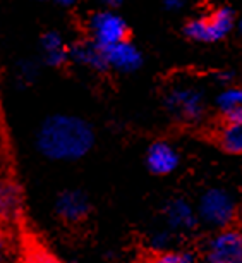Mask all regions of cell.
<instances>
[{"label": "cell", "instance_id": "1", "mask_svg": "<svg viewBox=\"0 0 242 263\" xmlns=\"http://www.w3.org/2000/svg\"><path fill=\"white\" fill-rule=\"evenodd\" d=\"M34 145L48 160L76 162L85 158L95 146V131L85 119L55 114L38 127Z\"/></svg>", "mask_w": 242, "mask_h": 263}, {"label": "cell", "instance_id": "2", "mask_svg": "<svg viewBox=\"0 0 242 263\" xmlns=\"http://www.w3.org/2000/svg\"><path fill=\"white\" fill-rule=\"evenodd\" d=\"M199 222L211 231H221L234 227L239 218V205L235 196L225 187H210L197 200Z\"/></svg>", "mask_w": 242, "mask_h": 263}, {"label": "cell", "instance_id": "3", "mask_svg": "<svg viewBox=\"0 0 242 263\" xmlns=\"http://www.w3.org/2000/svg\"><path fill=\"white\" fill-rule=\"evenodd\" d=\"M235 24V11L230 6H218L205 16L187 21L184 33L199 43H216L232 31Z\"/></svg>", "mask_w": 242, "mask_h": 263}, {"label": "cell", "instance_id": "4", "mask_svg": "<svg viewBox=\"0 0 242 263\" xmlns=\"http://www.w3.org/2000/svg\"><path fill=\"white\" fill-rule=\"evenodd\" d=\"M165 107L172 117L182 122H197L206 112V98L201 88L179 84L170 88L165 97Z\"/></svg>", "mask_w": 242, "mask_h": 263}, {"label": "cell", "instance_id": "5", "mask_svg": "<svg viewBox=\"0 0 242 263\" xmlns=\"http://www.w3.org/2000/svg\"><path fill=\"white\" fill-rule=\"evenodd\" d=\"M201 263H242V229L237 226L215 231L201 251Z\"/></svg>", "mask_w": 242, "mask_h": 263}, {"label": "cell", "instance_id": "6", "mask_svg": "<svg viewBox=\"0 0 242 263\" xmlns=\"http://www.w3.org/2000/svg\"><path fill=\"white\" fill-rule=\"evenodd\" d=\"M90 34L91 40L103 48L115 45L127 40V23L115 11H100L90 17Z\"/></svg>", "mask_w": 242, "mask_h": 263}, {"label": "cell", "instance_id": "7", "mask_svg": "<svg viewBox=\"0 0 242 263\" xmlns=\"http://www.w3.org/2000/svg\"><path fill=\"white\" fill-rule=\"evenodd\" d=\"M57 218L67 226H79L88 220L91 213V201L85 191L66 190L57 196L53 206Z\"/></svg>", "mask_w": 242, "mask_h": 263}, {"label": "cell", "instance_id": "8", "mask_svg": "<svg viewBox=\"0 0 242 263\" xmlns=\"http://www.w3.org/2000/svg\"><path fill=\"white\" fill-rule=\"evenodd\" d=\"M162 215H164L165 227H169L177 236L191 234L201 224L197 210L186 198H172V200H169L165 203L164 210H162Z\"/></svg>", "mask_w": 242, "mask_h": 263}, {"label": "cell", "instance_id": "9", "mask_svg": "<svg viewBox=\"0 0 242 263\" xmlns=\"http://www.w3.org/2000/svg\"><path fill=\"white\" fill-rule=\"evenodd\" d=\"M145 163L148 171L155 174V176H169V174L175 172V168L179 167L180 155L172 143L158 140L148 146Z\"/></svg>", "mask_w": 242, "mask_h": 263}, {"label": "cell", "instance_id": "10", "mask_svg": "<svg viewBox=\"0 0 242 263\" xmlns=\"http://www.w3.org/2000/svg\"><path fill=\"white\" fill-rule=\"evenodd\" d=\"M221 116L224 122L216 131V143L230 155H242V107Z\"/></svg>", "mask_w": 242, "mask_h": 263}, {"label": "cell", "instance_id": "11", "mask_svg": "<svg viewBox=\"0 0 242 263\" xmlns=\"http://www.w3.org/2000/svg\"><path fill=\"white\" fill-rule=\"evenodd\" d=\"M105 57L108 69L118 72H134L141 67L143 55L134 43H131L129 40L118 42L115 45H110L105 48Z\"/></svg>", "mask_w": 242, "mask_h": 263}, {"label": "cell", "instance_id": "12", "mask_svg": "<svg viewBox=\"0 0 242 263\" xmlns=\"http://www.w3.org/2000/svg\"><path fill=\"white\" fill-rule=\"evenodd\" d=\"M71 61L93 71H107L108 64L105 57V48L96 45L95 42H81L71 47Z\"/></svg>", "mask_w": 242, "mask_h": 263}, {"label": "cell", "instance_id": "13", "mask_svg": "<svg viewBox=\"0 0 242 263\" xmlns=\"http://www.w3.org/2000/svg\"><path fill=\"white\" fill-rule=\"evenodd\" d=\"M43 59L50 67H58L71 59V48L67 47L66 40L58 31H47L39 40Z\"/></svg>", "mask_w": 242, "mask_h": 263}, {"label": "cell", "instance_id": "14", "mask_svg": "<svg viewBox=\"0 0 242 263\" xmlns=\"http://www.w3.org/2000/svg\"><path fill=\"white\" fill-rule=\"evenodd\" d=\"M150 263H201L194 253L182 248H170L165 251L153 253Z\"/></svg>", "mask_w": 242, "mask_h": 263}, {"label": "cell", "instance_id": "15", "mask_svg": "<svg viewBox=\"0 0 242 263\" xmlns=\"http://www.w3.org/2000/svg\"><path fill=\"white\" fill-rule=\"evenodd\" d=\"M216 107L221 114L242 107V86H225L216 97Z\"/></svg>", "mask_w": 242, "mask_h": 263}, {"label": "cell", "instance_id": "16", "mask_svg": "<svg viewBox=\"0 0 242 263\" xmlns=\"http://www.w3.org/2000/svg\"><path fill=\"white\" fill-rule=\"evenodd\" d=\"M0 205H2V218L16 217L17 213V205H19V196L17 190L14 187L11 182H4L2 184V198H0Z\"/></svg>", "mask_w": 242, "mask_h": 263}, {"label": "cell", "instance_id": "17", "mask_svg": "<svg viewBox=\"0 0 242 263\" xmlns=\"http://www.w3.org/2000/svg\"><path fill=\"white\" fill-rule=\"evenodd\" d=\"M175 236H177L175 232H172L169 227L158 229L148 237V246H150V250L153 253L170 250V248H174V237Z\"/></svg>", "mask_w": 242, "mask_h": 263}, {"label": "cell", "instance_id": "18", "mask_svg": "<svg viewBox=\"0 0 242 263\" xmlns=\"http://www.w3.org/2000/svg\"><path fill=\"white\" fill-rule=\"evenodd\" d=\"M24 263H60L55 256L45 251H33L28 255V260Z\"/></svg>", "mask_w": 242, "mask_h": 263}, {"label": "cell", "instance_id": "19", "mask_svg": "<svg viewBox=\"0 0 242 263\" xmlns=\"http://www.w3.org/2000/svg\"><path fill=\"white\" fill-rule=\"evenodd\" d=\"M36 74H38L36 67H34V64L31 62H23L21 66H19V78H23L26 83L33 81V78L36 76Z\"/></svg>", "mask_w": 242, "mask_h": 263}, {"label": "cell", "instance_id": "20", "mask_svg": "<svg viewBox=\"0 0 242 263\" xmlns=\"http://www.w3.org/2000/svg\"><path fill=\"white\" fill-rule=\"evenodd\" d=\"M164 6L169 12H179L184 7V0H165Z\"/></svg>", "mask_w": 242, "mask_h": 263}, {"label": "cell", "instance_id": "21", "mask_svg": "<svg viewBox=\"0 0 242 263\" xmlns=\"http://www.w3.org/2000/svg\"><path fill=\"white\" fill-rule=\"evenodd\" d=\"M42 2H53V4H57V6L69 7V6H72L76 0H42Z\"/></svg>", "mask_w": 242, "mask_h": 263}, {"label": "cell", "instance_id": "22", "mask_svg": "<svg viewBox=\"0 0 242 263\" xmlns=\"http://www.w3.org/2000/svg\"><path fill=\"white\" fill-rule=\"evenodd\" d=\"M103 2H105L107 6H113V7H115V6H120L124 0H103Z\"/></svg>", "mask_w": 242, "mask_h": 263}, {"label": "cell", "instance_id": "23", "mask_svg": "<svg viewBox=\"0 0 242 263\" xmlns=\"http://www.w3.org/2000/svg\"><path fill=\"white\" fill-rule=\"evenodd\" d=\"M239 29H240V33H242V19L239 21Z\"/></svg>", "mask_w": 242, "mask_h": 263}]
</instances>
